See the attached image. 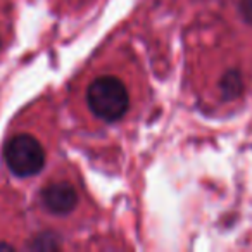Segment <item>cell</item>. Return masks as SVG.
Listing matches in <instances>:
<instances>
[{"instance_id": "5b68a950", "label": "cell", "mask_w": 252, "mask_h": 252, "mask_svg": "<svg viewBox=\"0 0 252 252\" xmlns=\"http://www.w3.org/2000/svg\"><path fill=\"white\" fill-rule=\"evenodd\" d=\"M32 247L33 249H57L59 245H57V242H56V237H52V235H42Z\"/></svg>"}, {"instance_id": "7a4b0ae2", "label": "cell", "mask_w": 252, "mask_h": 252, "mask_svg": "<svg viewBox=\"0 0 252 252\" xmlns=\"http://www.w3.org/2000/svg\"><path fill=\"white\" fill-rule=\"evenodd\" d=\"M4 159L16 176L26 178L42 171L45 164V151L35 137L21 133L5 144Z\"/></svg>"}, {"instance_id": "3957f363", "label": "cell", "mask_w": 252, "mask_h": 252, "mask_svg": "<svg viewBox=\"0 0 252 252\" xmlns=\"http://www.w3.org/2000/svg\"><path fill=\"white\" fill-rule=\"evenodd\" d=\"M43 206L54 214H67L78 206V193L67 182L50 183L42 192Z\"/></svg>"}, {"instance_id": "8992f818", "label": "cell", "mask_w": 252, "mask_h": 252, "mask_svg": "<svg viewBox=\"0 0 252 252\" xmlns=\"http://www.w3.org/2000/svg\"><path fill=\"white\" fill-rule=\"evenodd\" d=\"M240 11L245 21L252 25V0H240Z\"/></svg>"}, {"instance_id": "52a82bcc", "label": "cell", "mask_w": 252, "mask_h": 252, "mask_svg": "<svg viewBox=\"0 0 252 252\" xmlns=\"http://www.w3.org/2000/svg\"><path fill=\"white\" fill-rule=\"evenodd\" d=\"M0 249H12L11 245H7V244H0Z\"/></svg>"}, {"instance_id": "277c9868", "label": "cell", "mask_w": 252, "mask_h": 252, "mask_svg": "<svg viewBox=\"0 0 252 252\" xmlns=\"http://www.w3.org/2000/svg\"><path fill=\"white\" fill-rule=\"evenodd\" d=\"M242 87H244V83H242V78L237 71H228L220 83L221 95H223V98H226V100L237 98L242 92Z\"/></svg>"}, {"instance_id": "6da1fadb", "label": "cell", "mask_w": 252, "mask_h": 252, "mask_svg": "<svg viewBox=\"0 0 252 252\" xmlns=\"http://www.w3.org/2000/svg\"><path fill=\"white\" fill-rule=\"evenodd\" d=\"M87 102L97 118L114 123L126 114L130 107V95L119 78L100 76L88 87Z\"/></svg>"}]
</instances>
